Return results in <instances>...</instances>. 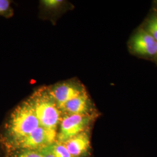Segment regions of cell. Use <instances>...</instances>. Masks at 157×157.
I'll return each mask as SVG.
<instances>
[{
	"instance_id": "cell-1",
	"label": "cell",
	"mask_w": 157,
	"mask_h": 157,
	"mask_svg": "<svg viewBox=\"0 0 157 157\" xmlns=\"http://www.w3.org/2000/svg\"><path fill=\"white\" fill-rule=\"evenodd\" d=\"M40 126L39 121L28 100L23 101L9 113L0 130V142L4 150Z\"/></svg>"
},
{
	"instance_id": "cell-2",
	"label": "cell",
	"mask_w": 157,
	"mask_h": 157,
	"mask_svg": "<svg viewBox=\"0 0 157 157\" xmlns=\"http://www.w3.org/2000/svg\"><path fill=\"white\" fill-rule=\"evenodd\" d=\"M28 100L33 109L40 126L58 131L63 115L47 87L34 91Z\"/></svg>"
},
{
	"instance_id": "cell-3",
	"label": "cell",
	"mask_w": 157,
	"mask_h": 157,
	"mask_svg": "<svg viewBox=\"0 0 157 157\" xmlns=\"http://www.w3.org/2000/svg\"><path fill=\"white\" fill-rule=\"evenodd\" d=\"M98 117L93 115H65L58 127L56 141L63 143L74 136L90 129L91 124Z\"/></svg>"
},
{
	"instance_id": "cell-4",
	"label": "cell",
	"mask_w": 157,
	"mask_h": 157,
	"mask_svg": "<svg viewBox=\"0 0 157 157\" xmlns=\"http://www.w3.org/2000/svg\"><path fill=\"white\" fill-rule=\"evenodd\" d=\"M56 136L57 131L40 126L30 134L17 141L4 151L5 152L15 150H40L56 142Z\"/></svg>"
},
{
	"instance_id": "cell-5",
	"label": "cell",
	"mask_w": 157,
	"mask_h": 157,
	"mask_svg": "<svg viewBox=\"0 0 157 157\" xmlns=\"http://www.w3.org/2000/svg\"><path fill=\"white\" fill-rule=\"evenodd\" d=\"M47 88L60 110L67 101L87 92L83 84L74 80L58 83Z\"/></svg>"
},
{
	"instance_id": "cell-6",
	"label": "cell",
	"mask_w": 157,
	"mask_h": 157,
	"mask_svg": "<svg viewBox=\"0 0 157 157\" xmlns=\"http://www.w3.org/2000/svg\"><path fill=\"white\" fill-rule=\"evenodd\" d=\"M63 144L72 157H90L91 146L90 129L74 136Z\"/></svg>"
},
{
	"instance_id": "cell-7",
	"label": "cell",
	"mask_w": 157,
	"mask_h": 157,
	"mask_svg": "<svg viewBox=\"0 0 157 157\" xmlns=\"http://www.w3.org/2000/svg\"><path fill=\"white\" fill-rule=\"evenodd\" d=\"M62 115H93L97 113L94 106L87 93L67 101L61 108Z\"/></svg>"
},
{
	"instance_id": "cell-8",
	"label": "cell",
	"mask_w": 157,
	"mask_h": 157,
	"mask_svg": "<svg viewBox=\"0 0 157 157\" xmlns=\"http://www.w3.org/2000/svg\"><path fill=\"white\" fill-rule=\"evenodd\" d=\"M132 49L136 54L142 56H156L157 41L145 30L135 34L132 40Z\"/></svg>"
},
{
	"instance_id": "cell-9",
	"label": "cell",
	"mask_w": 157,
	"mask_h": 157,
	"mask_svg": "<svg viewBox=\"0 0 157 157\" xmlns=\"http://www.w3.org/2000/svg\"><path fill=\"white\" fill-rule=\"evenodd\" d=\"M6 157H44L41 150H15L5 152Z\"/></svg>"
},
{
	"instance_id": "cell-10",
	"label": "cell",
	"mask_w": 157,
	"mask_h": 157,
	"mask_svg": "<svg viewBox=\"0 0 157 157\" xmlns=\"http://www.w3.org/2000/svg\"><path fill=\"white\" fill-rule=\"evenodd\" d=\"M48 147L54 157H72L63 143L56 141Z\"/></svg>"
},
{
	"instance_id": "cell-11",
	"label": "cell",
	"mask_w": 157,
	"mask_h": 157,
	"mask_svg": "<svg viewBox=\"0 0 157 157\" xmlns=\"http://www.w3.org/2000/svg\"><path fill=\"white\" fill-rule=\"evenodd\" d=\"M12 14L11 1L10 0H0V15L9 17H12Z\"/></svg>"
},
{
	"instance_id": "cell-12",
	"label": "cell",
	"mask_w": 157,
	"mask_h": 157,
	"mask_svg": "<svg viewBox=\"0 0 157 157\" xmlns=\"http://www.w3.org/2000/svg\"><path fill=\"white\" fill-rule=\"evenodd\" d=\"M145 30L157 41V16L152 17L148 21Z\"/></svg>"
},
{
	"instance_id": "cell-13",
	"label": "cell",
	"mask_w": 157,
	"mask_h": 157,
	"mask_svg": "<svg viewBox=\"0 0 157 157\" xmlns=\"http://www.w3.org/2000/svg\"><path fill=\"white\" fill-rule=\"evenodd\" d=\"M43 6L48 10H54L62 6L63 1L62 0H43L41 1Z\"/></svg>"
},
{
	"instance_id": "cell-14",
	"label": "cell",
	"mask_w": 157,
	"mask_h": 157,
	"mask_svg": "<svg viewBox=\"0 0 157 157\" xmlns=\"http://www.w3.org/2000/svg\"><path fill=\"white\" fill-rule=\"evenodd\" d=\"M48 146H47V147H46L45 148H43V149L41 150V151L43 152V157H54V155L52 154V153L51 152Z\"/></svg>"
},
{
	"instance_id": "cell-15",
	"label": "cell",
	"mask_w": 157,
	"mask_h": 157,
	"mask_svg": "<svg viewBox=\"0 0 157 157\" xmlns=\"http://www.w3.org/2000/svg\"><path fill=\"white\" fill-rule=\"evenodd\" d=\"M2 154H5V152H4V149L2 148V146L1 145V143L0 142V157H2Z\"/></svg>"
},
{
	"instance_id": "cell-16",
	"label": "cell",
	"mask_w": 157,
	"mask_h": 157,
	"mask_svg": "<svg viewBox=\"0 0 157 157\" xmlns=\"http://www.w3.org/2000/svg\"><path fill=\"white\" fill-rule=\"evenodd\" d=\"M156 56H157V51H156Z\"/></svg>"
}]
</instances>
